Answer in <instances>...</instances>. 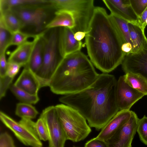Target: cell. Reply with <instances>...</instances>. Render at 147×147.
<instances>
[{
    "label": "cell",
    "mask_w": 147,
    "mask_h": 147,
    "mask_svg": "<svg viewBox=\"0 0 147 147\" xmlns=\"http://www.w3.org/2000/svg\"><path fill=\"white\" fill-rule=\"evenodd\" d=\"M0 23L11 34L25 26L11 9H0Z\"/></svg>",
    "instance_id": "ac0fdd59"
},
{
    "label": "cell",
    "mask_w": 147,
    "mask_h": 147,
    "mask_svg": "<svg viewBox=\"0 0 147 147\" xmlns=\"http://www.w3.org/2000/svg\"></svg>",
    "instance_id": "b9f144b4"
},
{
    "label": "cell",
    "mask_w": 147,
    "mask_h": 147,
    "mask_svg": "<svg viewBox=\"0 0 147 147\" xmlns=\"http://www.w3.org/2000/svg\"><path fill=\"white\" fill-rule=\"evenodd\" d=\"M11 91L21 102L34 104L36 103L39 99L38 95L31 94L15 86L14 84L10 86Z\"/></svg>",
    "instance_id": "484cf974"
},
{
    "label": "cell",
    "mask_w": 147,
    "mask_h": 147,
    "mask_svg": "<svg viewBox=\"0 0 147 147\" xmlns=\"http://www.w3.org/2000/svg\"><path fill=\"white\" fill-rule=\"evenodd\" d=\"M130 36L133 44L131 53H136L141 50L147 42L143 31L138 24L128 22V23Z\"/></svg>",
    "instance_id": "44dd1931"
},
{
    "label": "cell",
    "mask_w": 147,
    "mask_h": 147,
    "mask_svg": "<svg viewBox=\"0 0 147 147\" xmlns=\"http://www.w3.org/2000/svg\"><path fill=\"white\" fill-rule=\"evenodd\" d=\"M14 85L18 88L34 95H38L41 88L35 74L25 66Z\"/></svg>",
    "instance_id": "e0dca14e"
},
{
    "label": "cell",
    "mask_w": 147,
    "mask_h": 147,
    "mask_svg": "<svg viewBox=\"0 0 147 147\" xmlns=\"http://www.w3.org/2000/svg\"><path fill=\"white\" fill-rule=\"evenodd\" d=\"M133 48L132 45L129 43H124L121 47L122 50L125 55L131 53Z\"/></svg>",
    "instance_id": "8d00e7d4"
},
{
    "label": "cell",
    "mask_w": 147,
    "mask_h": 147,
    "mask_svg": "<svg viewBox=\"0 0 147 147\" xmlns=\"http://www.w3.org/2000/svg\"><path fill=\"white\" fill-rule=\"evenodd\" d=\"M13 78L7 76L0 77V98L1 99L5 96L6 91L11 84Z\"/></svg>",
    "instance_id": "1f68e13d"
},
{
    "label": "cell",
    "mask_w": 147,
    "mask_h": 147,
    "mask_svg": "<svg viewBox=\"0 0 147 147\" xmlns=\"http://www.w3.org/2000/svg\"><path fill=\"white\" fill-rule=\"evenodd\" d=\"M59 28H54L46 39L42 65L35 74L41 87L49 86L51 79L63 58L58 47Z\"/></svg>",
    "instance_id": "8992f818"
},
{
    "label": "cell",
    "mask_w": 147,
    "mask_h": 147,
    "mask_svg": "<svg viewBox=\"0 0 147 147\" xmlns=\"http://www.w3.org/2000/svg\"><path fill=\"white\" fill-rule=\"evenodd\" d=\"M35 129L36 133L40 140L46 141L48 140L47 130L42 119L40 117L35 123Z\"/></svg>",
    "instance_id": "f546056e"
},
{
    "label": "cell",
    "mask_w": 147,
    "mask_h": 147,
    "mask_svg": "<svg viewBox=\"0 0 147 147\" xmlns=\"http://www.w3.org/2000/svg\"><path fill=\"white\" fill-rule=\"evenodd\" d=\"M98 75L90 59L79 51L63 59L49 86L51 91L56 94H74L90 86Z\"/></svg>",
    "instance_id": "3957f363"
},
{
    "label": "cell",
    "mask_w": 147,
    "mask_h": 147,
    "mask_svg": "<svg viewBox=\"0 0 147 147\" xmlns=\"http://www.w3.org/2000/svg\"><path fill=\"white\" fill-rule=\"evenodd\" d=\"M11 33L0 23V54L5 52L9 47Z\"/></svg>",
    "instance_id": "83f0119b"
},
{
    "label": "cell",
    "mask_w": 147,
    "mask_h": 147,
    "mask_svg": "<svg viewBox=\"0 0 147 147\" xmlns=\"http://www.w3.org/2000/svg\"><path fill=\"white\" fill-rule=\"evenodd\" d=\"M35 147H42V146H39Z\"/></svg>",
    "instance_id": "60d3db41"
},
{
    "label": "cell",
    "mask_w": 147,
    "mask_h": 147,
    "mask_svg": "<svg viewBox=\"0 0 147 147\" xmlns=\"http://www.w3.org/2000/svg\"><path fill=\"white\" fill-rule=\"evenodd\" d=\"M121 65L125 74H139L147 79V41L139 51L125 55Z\"/></svg>",
    "instance_id": "8fae6325"
},
{
    "label": "cell",
    "mask_w": 147,
    "mask_h": 147,
    "mask_svg": "<svg viewBox=\"0 0 147 147\" xmlns=\"http://www.w3.org/2000/svg\"><path fill=\"white\" fill-rule=\"evenodd\" d=\"M117 81L114 76L102 73L86 88L64 95L59 101L78 111L89 126L101 129L119 111L116 99Z\"/></svg>",
    "instance_id": "6da1fadb"
},
{
    "label": "cell",
    "mask_w": 147,
    "mask_h": 147,
    "mask_svg": "<svg viewBox=\"0 0 147 147\" xmlns=\"http://www.w3.org/2000/svg\"><path fill=\"white\" fill-rule=\"evenodd\" d=\"M15 114L22 118L31 119L36 117L38 112L31 104L20 102L16 105Z\"/></svg>",
    "instance_id": "d4e9b609"
},
{
    "label": "cell",
    "mask_w": 147,
    "mask_h": 147,
    "mask_svg": "<svg viewBox=\"0 0 147 147\" xmlns=\"http://www.w3.org/2000/svg\"><path fill=\"white\" fill-rule=\"evenodd\" d=\"M147 25V19H146L145 23L144 25L143 26L142 29L143 30V31H144V29L146 27V26Z\"/></svg>",
    "instance_id": "ab89813d"
},
{
    "label": "cell",
    "mask_w": 147,
    "mask_h": 147,
    "mask_svg": "<svg viewBox=\"0 0 147 147\" xmlns=\"http://www.w3.org/2000/svg\"><path fill=\"white\" fill-rule=\"evenodd\" d=\"M48 3L56 11L71 13L75 22V26L72 29L74 34L88 31L95 7L94 0H49Z\"/></svg>",
    "instance_id": "5b68a950"
},
{
    "label": "cell",
    "mask_w": 147,
    "mask_h": 147,
    "mask_svg": "<svg viewBox=\"0 0 147 147\" xmlns=\"http://www.w3.org/2000/svg\"><path fill=\"white\" fill-rule=\"evenodd\" d=\"M139 120L136 114L132 111L129 120L105 141L108 147H132V142L136 132Z\"/></svg>",
    "instance_id": "9c48e42d"
},
{
    "label": "cell",
    "mask_w": 147,
    "mask_h": 147,
    "mask_svg": "<svg viewBox=\"0 0 147 147\" xmlns=\"http://www.w3.org/2000/svg\"><path fill=\"white\" fill-rule=\"evenodd\" d=\"M0 118L3 124L24 145L32 147L42 146V143L35 130V122L31 119L22 118L18 122L1 111Z\"/></svg>",
    "instance_id": "52a82bcc"
},
{
    "label": "cell",
    "mask_w": 147,
    "mask_h": 147,
    "mask_svg": "<svg viewBox=\"0 0 147 147\" xmlns=\"http://www.w3.org/2000/svg\"><path fill=\"white\" fill-rule=\"evenodd\" d=\"M123 41L103 8L95 7L85 44L90 60L103 72L112 71L121 64L125 54Z\"/></svg>",
    "instance_id": "7a4b0ae2"
},
{
    "label": "cell",
    "mask_w": 147,
    "mask_h": 147,
    "mask_svg": "<svg viewBox=\"0 0 147 147\" xmlns=\"http://www.w3.org/2000/svg\"><path fill=\"white\" fill-rule=\"evenodd\" d=\"M34 6L18 7L11 9L25 26H33L36 31L40 32L46 21L47 14L43 8Z\"/></svg>",
    "instance_id": "7c38bea8"
},
{
    "label": "cell",
    "mask_w": 147,
    "mask_h": 147,
    "mask_svg": "<svg viewBox=\"0 0 147 147\" xmlns=\"http://www.w3.org/2000/svg\"><path fill=\"white\" fill-rule=\"evenodd\" d=\"M74 35L71 29L66 27L59 28V49L63 58L69 54L80 51L83 46L82 42L76 40Z\"/></svg>",
    "instance_id": "5bb4252c"
},
{
    "label": "cell",
    "mask_w": 147,
    "mask_h": 147,
    "mask_svg": "<svg viewBox=\"0 0 147 147\" xmlns=\"http://www.w3.org/2000/svg\"><path fill=\"white\" fill-rule=\"evenodd\" d=\"M88 32L79 31L74 34V37L75 39L79 41H81L85 37Z\"/></svg>",
    "instance_id": "f35d334b"
},
{
    "label": "cell",
    "mask_w": 147,
    "mask_h": 147,
    "mask_svg": "<svg viewBox=\"0 0 147 147\" xmlns=\"http://www.w3.org/2000/svg\"><path fill=\"white\" fill-rule=\"evenodd\" d=\"M46 126L48 135V147H64L67 137L61 123L55 106L48 107L40 117Z\"/></svg>",
    "instance_id": "ba28073f"
},
{
    "label": "cell",
    "mask_w": 147,
    "mask_h": 147,
    "mask_svg": "<svg viewBox=\"0 0 147 147\" xmlns=\"http://www.w3.org/2000/svg\"><path fill=\"white\" fill-rule=\"evenodd\" d=\"M84 147H108V146L105 141L96 137L87 142Z\"/></svg>",
    "instance_id": "e575fe53"
},
{
    "label": "cell",
    "mask_w": 147,
    "mask_h": 147,
    "mask_svg": "<svg viewBox=\"0 0 147 147\" xmlns=\"http://www.w3.org/2000/svg\"><path fill=\"white\" fill-rule=\"evenodd\" d=\"M20 65L14 63L8 62L6 75L9 77L13 78L18 72L20 67Z\"/></svg>",
    "instance_id": "836d02e7"
},
{
    "label": "cell",
    "mask_w": 147,
    "mask_h": 147,
    "mask_svg": "<svg viewBox=\"0 0 147 147\" xmlns=\"http://www.w3.org/2000/svg\"><path fill=\"white\" fill-rule=\"evenodd\" d=\"M45 33H40L39 35L31 41H27L17 46L12 52L8 58L7 62L17 64L24 67L28 63L34 46L38 40L44 35Z\"/></svg>",
    "instance_id": "2e32d148"
},
{
    "label": "cell",
    "mask_w": 147,
    "mask_h": 147,
    "mask_svg": "<svg viewBox=\"0 0 147 147\" xmlns=\"http://www.w3.org/2000/svg\"><path fill=\"white\" fill-rule=\"evenodd\" d=\"M40 33L33 34L24 33L20 30L15 32L11 34L9 46L16 45L17 46L27 41L30 38L33 39L38 36Z\"/></svg>",
    "instance_id": "4316f807"
},
{
    "label": "cell",
    "mask_w": 147,
    "mask_h": 147,
    "mask_svg": "<svg viewBox=\"0 0 147 147\" xmlns=\"http://www.w3.org/2000/svg\"><path fill=\"white\" fill-rule=\"evenodd\" d=\"M135 13L139 18L147 7V0H129Z\"/></svg>",
    "instance_id": "4dcf8cb0"
},
{
    "label": "cell",
    "mask_w": 147,
    "mask_h": 147,
    "mask_svg": "<svg viewBox=\"0 0 147 147\" xmlns=\"http://www.w3.org/2000/svg\"><path fill=\"white\" fill-rule=\"evenodd\" d=\"M147 19V7L144 11L141 16L139 18L138 24L142 28Z\"/></svg>",
    "instance_id": "74e56055"
},
{
    "label": "cell",
    "mask_w": 147,
    "mask_h": 147,
    "mask_svg": "<svg viewBox=\"0 0 147 147\" xmlns=\"http://www.w3.org/2000/svg\"><path fill=\"white\" fill-rule=\"evenodd\" d=\"M145 95L131 87L125 81L124 76L117 81L115 96L119 110H129Z\"/></svg>",
    "instance_id": "30bf717a"
},
{
    "label": "cell",
    "mask_w": 147,
    "mask_h": 147,
    "mask_svg": "<svg viewBox=\"0 0 147 147\" xmlns=\"http://www.w3.org/2000/svg\"><path fill=\"white\" fill-rule=\"evenodd\" d=\"M55 106L67 140L78 142L88 136L92 131L90 127L78 111L63 104Z\"/></svg>",
    "instance_id": "277c9868"
},
{
    "label": "cell",
    "mask_w": 147,
    "mask_h": 147,
    "mask_svg": "<svg viewBox=\"0 0 147 147\" xmlns=\"http://www.w3.org/2000/svg\"><path fill=\"white\" fill-rule=\"evenodd\" d=\"M47 3V0H0V9L18 7L37 6Z\"/></svg>",
    "instance_id": "cb8c5ba5"
},
{
    "label": "cell",
    "mask_w": 147,
    "mask_h": 147,
    "mask_svg": "<svg viewBox=\"0 0 147 147\" xmlns=\"http://www.w3.org/2000/svg\"><path fill=\"white\" fill-rule=\"evenodd\" d=\"M136 132L141 141L147 145V117L145 115L139 119Z\"/></svg>",
    "instance_id": "f1b7e54d"
},
{
    "label": "cell",
    "mask_w": 147,
    "mask_h": 147,
    "mask_svg": "<svg viewBox=\"0 0 147 147\" xmlns=\"http://www.w3.org/2000/svg\"><path fill=\"white\" fill-rule=\"evenodd\" d=\"M111 13L128 22L138 24L139 18L135 13L129 0H102Z\"/></svg>",
    "instance_id": "4fadbf2b"
},
{
    "label": "cell",
    "mask_w": 147,
    "mask_h": 147,
    "mask_svg": "<svg viewBox=\"0 0 147 147\" xmlns=\"http://www.w3.org/2000/svg\"><path fill=\"white\" fill-rule=\"evenodd\" d=\"M126 82L132 87L147 95V79L142 75L127 73L123 75Z\"/></svg>",
    "instance_id": "7402d4cb"
},
{
    "label": "cell",
    "mask_w": 147,
    "mask_h": 147,
    "mask_svg": "<svg viewBox=\"0 0 147 147\" xmlns=\"http://www.w3.org/2000/svg\"><path fill=\"white\" fill-rule=\"evenodd\" d=\"M75 20L70 12L65 10L56 11L53 18L45 26L46 29L66 27L71 29L75 26Z\"/></svg>",
    "instance_id": "d6986e66"
},
{
    "label": "cell",
    "mask_w": 147,
    "mask_h": 147,
    "mask_svg": "<svg viewBox=\"0 0 147 147\" xmlns=\"http://www.w3.org/2000/svg\"><path fill=\"white\" fill-rule=\"evenodd\" d=\"M5 52L0 54V77H3L6 75L8 62L5 55Z\"/></svg>",
    "instance_id": "d590c367"
},
{
    "label": "cell",
    "mask_w": 147,
    "mask_h": 147,
    "mask_svg": "<svg viewBox=\"0 0 147 147\" xmlns=\"http://www.w3.org/2000/svg\"><path fill=\"white\" fill-rule=\"evenodd\" d=\"M131 111L119 110L101 129L96 138L105 141L109 139L129 120Z\"/></svg>",
    "instance_id": "9a60e30c"
},
{
    "label": "cell",
    "mask_w": 147,
    "mask_h": 147,
    "mask_svg": "<svg viewBox=\"0 0 147 147\" xmlns=\"http://www.w3.org/2000/svg\"><path fill=\"white\" fill-rule=\"evenodd\" d=\"M45 41L44 35L39 38L34 46L28 63L25 66L35 74L42 64Z\"/></svg>",
    "instance_id": "ffe728a7"
},
{
    "label": "cell",
    "mask_w": 147,
    "mask_h": 147,
    "mask_svg": "<svg viewBox=\"0 0 147 147\" xmlns=\"http://www.w3.org/2000/svg\"><path fill=\"white\" fill-rule=\"evenodd\" d=\"M0 147H16L12 137L7 132L0 134Z\"/></svg>",
    "instance_id": "d6a6232c"
},
{
    "label": "cell",
    "mask_w": 147,
    "mask_h": 147,
    "mask_svg": "<svg viewBox=\"0 0 147 147\" xmlns=\"http://www.w3.org/2000/svg\"><path fill=\"white\" fill-rule=\"evenodd\" d=\"M110 18L124 43H129L133 47L128 25V22L112 14H109Z\"/></svg>",
    "instance_id": "603a6c76"
}]
</instances>
